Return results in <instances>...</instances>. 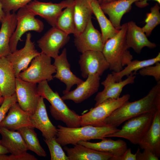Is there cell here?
Instances as JSON below:
<instances>
[{"mask_svg": "<svg viewBox=\"0 0 160 160\" xmlns=\"http://www.w3.org/2000/svg\"><path fill=\"white\" fill-rule=\"evenodd\" d=\"M2 8L6 12H15L20 8L23 7L33 0H1Z\"/></svg>", "mask_w": 160, "mask_h": 160, "instance_id": "obj_35", "label": "cell"}, {"mask_svg": "<svg viewBox=\"0 0 160 160\" xmlns=\"http://www.w3.org/2000/svg\"><path fill=\"white\" fill-rule=\"evenodd\" d=\"M74 0H64L59 3H54L33 0L24 7L36 16L44 19L52 27H56L57 19L63 9Z\"/></svg>", "mask_w": 160, "mask_h": 160, "instance_id": "obj_11", "label": "cell"}, {"mask_svg": "<svg viewBox=\"0 0 160 160\" xmlns=\"http://www.w3.org/2000/svg\"><path fill=\"white\" fill-rule=\"evenodd\" d=\"M9 153L8 151L2 144L0 140V154H6Z\"/></svg>", "mask_w": 160, "mask_h": 160, "instance_id": "obj_42", "label": "cell"}, {"mask_svg": "<svg viewBox=\"0 0 160 160\" xmlns=\"http://www.w3.org/2000/svg\"><path fill=\"white\" fill-rule=\"evenodd\" d=\"M74 43L78 51L81 53L90 50L102 52L104 45L102 35L94 27L92 17L82 32L75 37Z\"/></svg>", "mask_w": 160, "mask_h": 160, "instance_id": "obj_14", "label": "cell"}, {"mask_svg": "<svg viewBox=\"0 0 160 160\" xmlns=\"http://www.w3.org/2000/svg\"><path fill=\"white\" fill-rule=\"evenodd\" d=\"M69 160H110L113 156L109 153L99 151L77 144L73 148L64 146Z\"/></svg>", "mask_w": 160, "mask_h": 160, "instance_id": "obj_26", "label": "cell"}, {"mask_svg": "<svg viewBox=\"0 0 160 160\" xmlns=\"http://www.w3.org/2000/svg\"><path fill=\"white\" fill-rule=\"evenodd\" d=\"M91 0H74L73 14L75 31V37L78 36L85 28L92 14Z\"/></svg>", "mask_w": 160, "mask_h": 160, "instance_id": "obj_28", "label": "cell"}, {"mask_svg": "<svg viewBox=\"0 0 160 160\" xmlns=\"http://www.w3.org/2000/svg\"><path fill=\"white\" fill-rule=\"evenodd\" d=\"M16 77L14 70L6 57L0 58V87L3 97L15 93Z\"/></svg>", "mask_w": 160, "mask_h": 160, "instance_id": "obj_24", "label": "cell"}, {"mask_svg": "<svg viewBox=\"0 0 160 160\" xmlns=\"http://www.w3.org/2000/svg\"><path fill=\"white\" fill-rule=\"evenodd\" d=\"M119 130L117 127L105 125L101 126L86 125L71 128L59 125L56 140L61 146L76 144L81 141L101 139Z\"/></svg>", "mask_w": 160, "mask_h": 160, "instance_id": "obj_3", "label": "cell"}, {"mask_svg": "<svg viewBox=\"0 0 160 160\" xmlns=\"http://www.w3.org/2000/svg\"><path fill=\"white\" fill-rule=\"evenodd\" d=\"M143 150H149L160 156V109L156 112L149 129L138 144Z\"/></svg>", "mask_w": 160, "mask_h": 160, "instance_id": "obj_20", "label": "cell"}, {"mask_svg": "<svg viewBox=\"0 0 160 160\" xmlns=\"http://www.w3.org/2000/svg\"><path fill=\"white\" fill-rule=\"evenodd\" d=\"M0 134L2 144L11 154H19L28 150L22 136L17 131L0 127Z\"/></svg>", "mask_w": 160, "mask_h": 160, "instance_id": "obj_27", "label": "cell"}, {"mask_svg": "<svg viewBox=\"0 0 160 160\" xmlns=\"http://www.w3.org/2000/svg\"><path fill=\"white\" fill-rule=\"evenodd\" d=\"M117 0H101L100 4L110 2L113 1H114Z\"/></svg>", "mask_w": 160, "mask_h": 160, "instance_id": "obj_45", "label": "cell"}, {"mask_svg": "<svg viewBox=\"0 0 160 160\" xmlns=\"http://www.w3.org/2000/svg\"><path fill=\"white\" fill-rule=\"evenodd\" d=\"M126 41L128 48H132L137 54H140L144 47L153 49L156 47L155 43L148 39L142 28L133 21L127 23Z\"/></svg>", "mask_w": 160, "mask_h": 160, "instance_id": "obj_21", "label": "cell"}, {"mask_svg": "<svg viewBox=\"0 0 160 160\" xmlns=\"http://www.w3.org/2000/svg\"><path fill=\"white\" fill-rule=\"evenodd\" d=\"M17 23L15 12H6L1 22L0 58L6 57L11 52L9 46L10 39Z\"/></svg>", "mask_w": 160, "mask_h": 160, "instance_id": "obj_23", "label": "cell"}, {"mask_svg": "<svg viewBox=\"0 0 160 160\" xmlns=\"http://www.w3.org/2000/svg\"><path fill=\"white\" fill-rule=\"evenodd\" d=\"M51 61V57L41 52L32 60L30 66L20 73L18 78L36 84L44 81L52 80L56 70Z\"/></svg>", "mask_w": 160, "mask_h": 160, "instance_id": "obj_6", "label": "cell"}, {"mask_svg": "<svg viewBox=\"0 0 160 160\" xmlns=\"http://www.w3.org/2000/svg\"><path fill=\"white\" fill-rule=\"evenodd\" d=\"M4 100V97H2L0 99V105H1Z\"/></svg>", "mask_w": 160, "mask_h": 160, "instance_id": "obj_46", "label": "cell"}, {"mask_svg": "<svg viewBox=\"0 0 160 160\" xmlns=\"http://www.w3.org/2000/svg\"><path fill=\"white\" fill-rule=\"evenodd\" d=\"M90 5L92 13L95 16L100 25L104 44L109 39L118 32L111 22L105 16L98 0H91Z\"/></svg>", "mask_w": 160, "mask_h": 160, "instance_id": "obj_29", "label": "cell"}, {"mask_svg": "<svg viewBox=\"0 0 160 160\" xmlns=\"http://www.w3.org/2000/svg\"><path fill=\"white\" fill-rule=\"evenodd\" d=\"M142 153L140 149L138 148L136 152V160H159V158L153 153L147 150H143Z\"/></svg>", "mask_w": 160, "mask_h": 160, "instance_id": "obj_38", "label": "cell"}, {"mask_svg": "<svg viewBox=\"0 0 160 160\" xmlns=\"http://www.w3.org/2000/svg\"><path fill=\"white\" fill-rule=\"evenodd\" d=\"M36 15L25 7L20 8L16 13L17 20L15 29L10 39L9 46L11 52L17 49L21 38L25 33L30 31L41 33L43 30V22L35 17Z\"/></svg>", "mask_w": 160, "mask_h": 160, "instance_id": "obj_8", "label": "cell"}, {"mask_svg": "<svg viewBox=\"0 0 160 160\" xmlns=\"http://www.w3.org/2000/svg\"><path fill=\"white\" fill-rule=\"evenodd\" d=\"M136 153H132L131 148H127L121 156L118 157H112L110 160H136Z\"/></svg>", "mask_w": 160, "mask_h": 160, "instance_id": "obj_40", "label": "cell"}, {"mask_svg": "<svg viewBox=\"0 0 160 160\" xmlns=\"http://www.w3.org/2000/svg\"><path fill=\"white\" fill-rule=\"evenodd\" d=\"M31 115L23 110L17 102L15 103L9 109L7 115L0 124V127L12 130H17L25 127H33Z\"/></svg>", "mask_w": 160, "mask_h": 160, "instance_id": "obj_19", "label": "cell"}, {"mask_svg": "<svg viewBox=\"0 0 160 160\" xmlns=\"http://www.w3.org/2000/svg\"><path fill=\"white\" fill-rule=\"evenodd\" d=\"M9 156L6 154H0V160H8Z\"/></svg>", "mask_w": 160, "mask_h": 160, "instance_id": "obj_44", "label": "cell"}, {"mask_svg": "<svg viewBox=\"0 0 160 160\" xmlns=\"http://www.w3.org/2000/svg\"><path fill=\"white\" fill-rule=\"evenodd\" d=\"M160 61V53L159 52L155 57L142 60H135L129 63L121 71L118 72H112V78L116 82L122 80V78L128 76L132 73H135L137 71L142 68L150 65H153Z\"/></svg>", "mask_w": 160, "mask_h": 160, "instance_id": "obj_30", "label": "cell"}, {"mask_svg": "<svg viewBox=\"0 0 160 160\" xmlns=\"http://www.w3.org/2000/svg\"><path fill=\"white\" fill-rule=\"evenodd\" d=\"M79 63L82 77L87 78L90 75L101 76L109 69V65L102 52L90 50L81 53Z\"/></svg>", "mask_w": 160, "mask_h": 160, "instance_id": "obj_13", "label": "cell"}, {"mask_svg": "<svg viewBox=\"0 0 160 160\" xmlns=\"http://www.w3.org/2000/svg\"><path fill=\"white\" fill-rule=\"evenodd\" d=\"M160 8L159 4L157 3L151 8V12L147 14L146 24L142 28L147 36H149L153 29L160 23Z\"/></svg>", "mask_w": 160, "mask_h": 160, "instance_id": "obj_33", "label": "cell"}, {"mask_svg": "<svg viewBox=\"0 0 160 160\" xmlns=\"http://www.w3.org/2000/svg\"><path fill=\"white\" fill-rule=\"evenodd\" d=\"M30 127H25L17 130L22 136L28 150L35 153L40 157H46V153L41 146L37 134L33 129Z\"/></svg>", "mask_w": 160, "mask_h": 160, "instance_id": "obj_32", "label": "cell"}, {"mask_svg": "<svg viewBox=\"0 0 160 160\" xmlns=\"http://www.w3.org/2000/svg\"><path fill=\"white\" fill-rule=\"evenodd\" d=\"M148 0H140L137 1L135 2V5L140 8H143L146 7L149 5L147 2ZM155 1L157 2L159 4H160V0H152Z\"/></svg>", "mask_w": 160, "mask_h": 160, "instance_id": "obj_41", "label": "cell"}, {"mask_svg": "<svg viewBox=\"0 0 160 160\" xmlns=\"http://www.w3.org/2000/svg\"><path fill=\"white\" fill-rule=\"evenodd\" d=\"M50 151L51 160H69L61 145L56 140V137L50 139H44Z\"/></svg>", "mask_w": 160, "mask_h": 160, "instance_id": "obj_34", "label": "cell"}, {"mask_svg": "<svg viewBox=\"0 0 160 160\" xmlns=\"http://www.w3.org/2000/svg\"><path fill=\"white\" fill-rule=\"evenodd\" d=\"M155 113H145L128 119L121 129L109 135L108 137H121L138 145L150 127Z\"/></svg>", "mask_w": 160, "mask_h": 160, "instance_id": "obj_5", "label": "cell"}, {"mask_svg": "<svg viewBox=\"0 0 160 160\" xmlns=\"http://www.w3.org/2000/svg\"><path fill=\"white\" fill-rule=\"evenodd\" d=\"M127 23L121 25L118 33L105 43L102 51L112 72L121 71L132 60L133 56L128 50L126 41Z\"/></svg>", "mask_w": 160, "mask_h": 160, "instance_id": "obj_2", "label": "cell"}, {"mask_svg": "<svg viewBox=\"0 0 160 160\" xmlns=\"http://www.w3.org/2000/svg\"><path fill=\"white\" fill-rule=\"evenodd\" d=\"M69 39L68 34L56 27H52L37 41V43L41 52L55 58Z\"/></svg>", "mask_w": 160, "mask_h": 160, "instance_id": "obj_12", "label": "cell"}, {"mask_svg": "<svg viewBox=\"0 0 160 160\" xmlns=\"http://www.w3.org/2000/svg\"><path fill=\"white\" fill-rule=\"evenodd\" d=\"M54 59L53 64L55 67L56 73L53 77L59 79L65 85L66 88L63 91V94L70 91L74 85H78L83 82V80L71 71L67 58L66 48H64L61 53Z\"/></svg>", "mask_w": 160, "mask_h": 160, "instance_id": "obj_16", "label": "cell"}, {"mask_svg": "<svg viewBox=\"0 0 160 160\" xmlns=\"http://www.w3.org/2000/svg\"><path fill=\"white\" fill-rule=\"evenodd\" d=\"M160 109V81L145 96L137 100L125 102L104 121L103 126L117 127L128 119L140 114L156 112Z\"/></svg>", "mask_w": 160, "mask_h": 160, "instance_id": "obj_1", "label": "cell"}, {"mask_svg": "<svg viewBox=\"0 0 160 160\" xmlns=\"http://www.w3.org/2000/svg\"><path fill=\"white\" fill-rule=\"evenodd\" d=\"M37 89L39 96L46 99L50 103V112L55 119L62 121L68 127L81 126V116L68 107L58 93L51 89L47 81L39 83Z\"/></svg>", "mask_w": 160, "mask_h": 160, "instance_id": "obj_4", "label": "cell"}, {"mask_svg": "<svg viewBox=\"0 0 160 160\" xmlns=\"http://www.w3.org/2000/svg\"><path fill=\"white\" fill-rule=\"evenodd\" d=\"M17 102V99L15 93L10 96L4 98L0 106V124L11 106Z\"/></svg>", "mask_w": 160, "mask_h": 160, "instance_id": "obj_37", "label": "cell"}, {"mask_svg": "<svg viewBox=\"0 0 160 160\" xmlns=\"http://www.w3.org/2000/svg\"><path fill=\"white\" fill-rule=\"evenodd\" d=\"M130 97L129 94H126L116 99H108L105 100L81 116V126H103L104 120L115 110L129 100Z\"/></svg>", "mask_w": 160, "mask_h": 160, "instance_id": "obj_7", "label": "cell"}, {"mask_svg": "<svg viewBox=\"0 0 160 160\" xmlns=\"http://www.w3.org/2000/svg\"><path fill=\"white\" fill-rule=\"evenodd\" d=\"M74 1L62 11L56 23V27L68 35L74 34L75 31L73 14Z\"/></svg>", "mask_w": 160, "mask_h": 160, "instance_id": "obj_31", "label": "cell"}, {"mask_svg": "<svg viewBox=\"0 0 160 160\" xmlns=\"http://www.w3.org/2000/svg\"><path fill=\"white\" fill-rule=\"evenodd\" d=\"M139 0H117L100 5L104 13L108 16L109 20L114 27L119 30L123 15L130 10L133 3Z\"/></svg>", "mask_w": 160, "mask_h": 160, "instance_id": "obj_22", "label": "cell"}, {"mask_svg": "<svg viewBox=\"0 0 160 160\" xmlns=\"http://www.w3.org/2000/svg\"><path fill=\"white\" fill-rule=\"evenodd\" d=\"M97 143L81 141L77 144L99 151L110 153L114 157H118L124 154L127 149L126 143L121 139L114 140L105 138Z\"/></svg>", "mask_w": 160, "mask_h": 160, "instance_id": "obj_25", "label": "cell"}, {"mask_svg": "<svg viewBox=\"0 0 160 160\" xmlns=\"http://www.w3.org/2000/svg\"><path fill=\"white\" fill-rule=\"evenodd\" d=\"M34 156L27 152L18 155L11 154L9 156L8 160H37Z\"/></svg>", "mask_w": 160, "mask_h": 160, "instance_id": "obj_39", "label": "cell"}, {"mask_svg": "<svg viewBox=\"0 0 160 160\" xmlns=\"http://www.w3.org/2000/svg\"><path fill=\"white\" fill-rule=\"evenodd\" d=\"M30 119L33 127L40 130L44 139L56 137L57 128L49 119L42 97L40 96L36 109L31 115Z\"/></svg>", "mask_w": 160, "mask_h": 160, "instance_id": "obj_18", "label": "cell"}, {"mask_svg": "<svg viewBox=\"0 0 160 160\" xmlns=\"http://www.w3.org/2000/svg\"><path fill=\"white\" fill-rule=\"evenodd\" d=\"M98 1L99 2V3H100L101 0H98Z\"/></svg>", "mask_w": 160, "mask_h": 160, "instance_id": "obj_48", "label": "cell"}, {"mask_svg": "<svg viewBox=\"0 0 160 160\" xmlns=\"http://www.w3.org/2000/svg\"><path fill=\"white\" fill-rule=\"evenodd\" d=\"M155 64L142 68L139 70V73L142 76H152L157 82L160 81V63Z\"/></svg>", "mask_w": 160, "mask_h": 160, "instance_id": "obj_36", "label": "cell"}, {"mask_svg": "<svg viewBox=\"0 0 160 160\" xmlns=\"http://www.w3.org/2000/svg\"><path fill=\"white\" fill-rule=\"evenodd\" d=\"M15 93L17 103L20 108L30 114H33L36 109L40 97L36 84L16 78Z\"/></svg>", "mask_w": 160, "mask_h": 160, "instance_id": "obj_9", "label": "cell"}, {"mask_svg": "<svg viewBox=\"0 0 160 160\" xmlns=\"http://www.w3.org/2000/svg\"><path fill=\"white\" fill-rule=\"evenodd\" d=\"M31 36L30 32L27 33L24 47L20 49H17L6 57L14 70L16 78L19 77L21 71L27 69L32 60L41 53L36 49Z\"/></svg>", "mask_w": 160, "mask_h": 160, "instance_id": "obj_10", "label": "cell"}, {"mask_svg": "<svg viewBox=\"0 0 160 160\" xmlns=\"http://www.w3.org/2000/svg\"><path fill=\"white\" fill-rule=\"evenodd\" d=\"M3 97L1 90L0 87V99Z\"/></svg>", "mask_w": 160, "mask_h": 160, "instance_id": "obj_47", "label": "cell"}, {"mask_svg": "<svg viewBox=\"0 0 160 160\" xmlns=\"http://www.w3.org/2000/svg\"><path fill=\"white\" fill-rule=\"evenodd\" d=\"M100 76L97 74L89 75L85 81L77 85L73 90L63 94V100H70L76 103H81L97 92L100 86Z\"/></svg>", "mask_w": 160, "mask_h": 160, "instance_id": "obj_17", "label": "cell"}, {"mask_svg": "<svg viewBox=\"0 0 160 160\" xmlns=\"http://www.w3.org/2000/svg\"><path fill=\"white\" fill-rule=\"evenodd\" d=\"M5 13V12L3 10L2 8L1 0H0V24H1V21L4 16Z\"/></svg>", "mask_w": 160, "mask_h": 160, "instance_id": "obj_43", "label": "cell"}, {"mask_svg": "<svg viewBox=\"0 0 160 160\" xmlns=\"http://www.w3.org/2000/svg\"><path fill=\"white\" fill-rule=\"evenodd\" d=\"M135 74L132 73L125 80L118 82L113 80L112 73L108 74L101 83L104 87L103 90L98 92L94 99L95 101L94 107L108 99H116L120 97L124 87L134 82L136 77Z\"/></svg>", "mask_w": 160, "mask_h": 160, "instance_id": "obj_15", "label": "cell"}]
</instances>
